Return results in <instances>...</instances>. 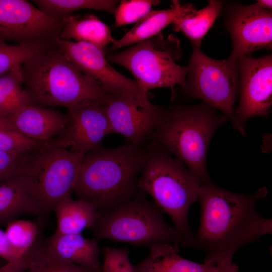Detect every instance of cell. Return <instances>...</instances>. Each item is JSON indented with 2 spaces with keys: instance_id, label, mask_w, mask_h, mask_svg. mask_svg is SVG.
Segmentation results:
<instances>
[{
  "instance_id": "cell-26",
  "label": "cell",
  "mask_w": 272,
  "mask_h": 272,
  "mask_svg": "<svg viewBox=\"0 0 272 272\" xmlns=\"http://www.w3.org/2000/svg\"><path fill=\"white\" fill-rule=\"evenodd\" d=\"M54 43L10 44L0 40V76L54 46Z\"/></svg>"
},
{
  "instance_id": "cell-2",
  "label": "cell",
  "mask_w": 272,
  "mask_h": 272,
  "mask_svg": "<svg viewBox=\"0 0 272 272\" xmlns=\"http://www.w3.org/2000/svg\"><path fill=\"white\" fill-rule=\"evenodd\" d=\"M148 157L147 146L99 147L85 153L74 191L101 215L133 198Z\"/></svg>"
},
{
  "instance_id": "cell-27",
  "label": "cell",
  "mask_w": 272,
  "mask_h": 272,
  "mask_svg": "<svg viewBox=\"0 0 272 272\" xmlns=\"http://www.w3.org/2000/svg\"><path fill=\"white\" fill-rule=\"evenodd\" d=\"M5 232L11 246L23 256L34 245L38 227L30 220L15 219L7 224Z\"/></svg>"
},
{
  "instance_id": "cell-13",
  "label": "cell",
  "mask_w": 272,
  "mask_h": 272,
  "mask_svg": "<svg viewBox=\"0 0 272 272\" xmlns=\"http://www.w3.org/2000/svg\"><path fill=\"white\" fill-rule=\"evenodd\" d=\"M56 43L75 67L107 91L128 93L146 105L152 104L135 81L124 76L111 66L104 51L90 43L60 38L56 40Z\"/></svg>"
},
{
  "instance_id": "cell-30",
  "label": "cell",
  "mask_w": 272,
  "mask_h": 272,
  "mask_svg": "<svg viewBox=\"0 0 272 272\" xmlns=\"http://www.w3.org/2000/svg\"><path fill=\"white\" fill-rule=\"evenodd\" d=\"M48 142L30 138L15 130H0V151L24 153L43 146Z\"/></svg>"
},
{
  "instance_id": "cell-24",
  "label": "cell",
  "mask_w": 272,
  "mask_h": 272,
  "mask_svg": "<svg viewBox=\"0 0 272 272\" xmlns=\"http://www.w3.org/2000/svg\"><path fill=\"white\" fill-rule=\"evenodd\" d=\"M34 105L24 87L21 65L0 76V117L8 119L23 107Z\"/></svg>"
},
{
  "instance_id": "cell-6",
  "label": "cell",
  "mask_w": 272,
  "mask_h": 272,
  "mask_svg": "<svg viewBox=\"0 0 272 272\" xmlns=\"http://www.w3.org/2000/svg\"><path fill=\"white\" fill-rule=\"evenodd\" d=\"M85 154L50 141L25 154L17 174L40 206L41 215L72 195Z\"/></svg>"
},
{
  "instance_id": "cell-19",
  "label": "cell",
  "mask_w": 272,
  "mask_h": 272,
  "mask_svg": "<svg viewBox=\"0 0 272 272\" xmlns=\"http://www.w3.org/2000/svg\"><path fill=\"white\" fill-rule=\"evenodd\" d=\"M195 10L192 4L181 5L177 1H172L170 9L151 10L138 21L122 38L115 40L111 49L137 44L155 36L178 18Z\"/></svg>"
},
{
  "instance_id": "cell-3",
  "label": "cell",
  "mask_w": 272,
  "mask_h": 272,
  "mask_svg": "<svg viewBox=\"0 0 272 272\" xmlns=\"http://www.w3.org/2000/svg\"><path fill=\"white\" fill-rule=\"evenodd\" d=\"M147 146L148 157L139 180V188L171 219L177 233L173 245L192 246L193 233L188 219L190 207L198 200L201 185L179 159L155 141Z\"/></svg>"
},
{
  "instance_id": "cell-35",
  "label": "cell",
  "mask_w": 272,
  "mask_h": 272,
  "mask_svg": "<svg viewBox=\"0 0 272 272\" xmlns=\"http://www.w3.org/2000/svg\"><path fill=\"white\" fill-rule=\"evenodd\" d=\"M217 266L218 268L217 272H238V266L232 262Z\"/></svg>"
},
{
  "instance_id": "cell-22",
  "label": "cell",
  "mask_w": 272,
  "mask_h": 272,
  "mask_svg": "<svg viewBox=\"0 0 272 272\" xmlns=\"http://www.w3.org/2000/svg\"><path fill=\"white\" fill-rule=\"evenodd\" d=\"M61 22L60 39L90 43L103 51L109 43L115 40L110 28L93 14H71L62 18Z\"/></svg>"
},
{
  "instance_id": "cell-25",
  "label": "cell",
  "mask_w": 272,
  "mask_h": 272,
  "mask_svg": "<svg viewBox=\"0 0 272 272\" xmlns=\"http://www.w3.org/2000/svg\"><path fill=\"white\" fill-rule=\"evenodd\" d=\"M32 2L44 13L58 20L77 10L92 9L114 14L119 1L114 0H35Z\"/></svg>"
},
{
  "instance_id": "cell-14",
  "label": "cell",
  "mask_w": 272,
  "mask_h": 272,
  "mask_svg": "<svg viewBox=\"0 0 272 272\" xmlns=\"http://www.w3.org/2000/svg\"><path fill=\"white\" fill-rule=\"evenodd\" d=\"M226 27L232 42L229 57L232 60L251 56L259 49H271V10L260 9L255 4L234 5L228 12Z\"/></svg>"
},
{
  "instance_id": "cell-17",
  "label": "cell",
  "mask_w": 272,
  "mask_h": 272,
  "mask_svg": "<svg viewBox=\"0 0 272 272\" xmlns=\"http://www.w3.org/2000/svg\"><path fill=\"white\" fill-rule=\"evenodd\" d=\"M43 246L49 255L61 262L94 270L101 267V249L94 239L81 234L54 233Z\"/></svg>"
},
{
  "instance_id": "cell-18",
  "label": "cell",
  "mask_w": 272,
  "mask_h": 272,
  "mask_svg": "<svg viewBox=\"0 0 272 272\" xmlns=\"http://www.w3.org/2000/svg\"><path fill=\"white\" fill-rule=\"evenodd\" d=\"M148 255L133 265V272H217V266L197 263L183 258L179 249L169 243L150 247Z\"/></svg>"
},
{
  "instance_id": "cell-28",
  "label": "cell",
  "mask_w": 272,
  "mask_h": 272,
  "mask_svg": "<svg viewBox=\"0 0 272 272\" xmlns=\"http://www.w3.org/2000/svg\"><path fill=\"white\" fill-rule=\"evenodd\" d=\"M31 258L26 272H102L78 265L63 262L49 255L43 246L31 248Z\"/></svg>"
},
{
  "instance_id": "cell-29",
  "label": "cell",
  "mask_w": 272,
  "mask_h": 272,
  "mask_svg": "<svg viewBox=\"0 0 272 272\" xmlns=\"http://www.w3.org/2000/svg\"><path fill=\"white\" fill-rule=\"evenodd\" d=\"M160 3L157 0H122L114 12L115 26L137 22Z\"/></svg>"
},
{
  "instance_id": "cell-31",
  "label": "cell",
  "mask_w": 272,
  "mask_h": 272,
  "mask_svg": "<svg viewBox=\"0 0 272 272\" xmlns=\"http://www.w3.org/2000/svg\"><path fill=\"white\" fill-rule=\"evenodd\" d=\"M103 262L102 272H133L129 260V251L126 248L105 246L102 249Z\"/></svg>"
},
{
  "instance_id": "cell-38",
  "label": "cell",
  "mask_w": 272,
  "mask_h": 272,
  "mask_svg": "<svg viewBox=\"0 0 272 272\" xmlns=\"http://www.w3.org/2000/svg\"><path fill=\"white\" fill-rule=\"evenodd\" d=\"M1 260H4V259L0 258V267L6 263H6H1Z\"/></svg>"
},
{
  "instance_id": "cell-34",
  "label": "cell",
  "mask_w": 272,
  "mask_h": 272,
  "mask_svg": "<svg viewBox=\"0 0 272 272\" xmlns=\"http://www.w3.org/2000/svg\"><path fill=\"white\" fill-rule=\"evenodd\" d=\"M30 255L27 252L21 257L7 262L0 267V272H23L26 270L30 262Z\"/></svg>"
},
{
  "instance_id": "cell-10",
  "label": "cell",
  "mask_w": 272,
  "mask_h": 272,
  "mask_svg": "<svg viewBox=\"0 0 272 272\" xmlns=\"http://www.w3.org/2000/svg\"><path fill=\"white\" fill-rule=\"evenodd\" d=\"M61 21L26 0H0V40L17 44L54 43Z\"/></svg>"
},
{
  "instance_id": "cell-21",
  "label": "cell",
  "mask_w": 272,
  "mask_h": 272,
  "mask_svg": "<svg viewBox=\"0 0 272 272\" xmlns=\"http://www.w3.org/2000/svg\"><path fill=\"white\" fill-rule=\"evenodd\" d=\"M23 214L41 215L42 210L16 174L0 182V223L7 224Z\"/></svg>"
},
{
  "instance_id": "cell-23",
  "label": "cell",
  "mask_w": 272,
  "mask_h": 272,
  "mask_svg": "<svg viewBox=\"0 0 272 272\" xmlns=\"http://www.w3.org/2000/svg\"><path fill=\"white\" fill-rule=\"evenodd\" d=\"M223 8V3L211 0L206 7L184 15L171 24L177 32L183 33L189 40L192 47H200L202 40L214 24Z\"/></svg>"
},
{
  "instance_id": "cell-32",
  "label": "cell",
  "mask_w": 272,
  "mask_h": 272,
  "mask_svg": "<svg viewBox=\"0 0 272 272\" xmlns=\"http://www.w3.org/2000/svg\"><path fill=\"white\" fill-rule=\"evenodd\" d=\"M26 152L0 151V182L17 174L21 161Z\"/></svg>"
},
{
  "instance_id": "cell-16",
  "label": "cell",
  "mask_w": 272,
  "mask_h": 272,
  "mask_svg": "<svg viewBox=\"0 0 272 272\" xmlns=\"http://www.w3.org/2000/svg\"><path fill=\"white\" fill-rule=\"evenodd\" d=\"M7 119L21 134L37 141L49 142L64 131L68 116L50 108L29 105Z\"/></svg>"
},
{
  "instance_id": "cell-1",
  "label": "cell",
  "mask_w": 272,
  "mask_h": 272,
  "mask_svg": "<svg viewBox=\"0 0 272 272\" xmlns=\"http://www.w3.org/2000/svg\"><path fill=\"white\" fill-rule=\"evenodd\" d=\"M267 194L265 187L245 194L228 191L211 181L200 186V221L192 247L203 252L204 263L217 266L232 262L241 247L271 233V219L261 217L255 209Z\"/></svg>"
},
{
  "instance_id": "cell-37",
  "label": "cell",
  "mask_w": 272,
  "mask_h": 272,
  "mask_svg": "<svg viewBox=\"0 0 272 272\" xmlns=\"http://www.w3.org/2000/svg\"><path fill=\"white\" fill-rule=\"evenodd\" d=\"M0 130H15L8 119L0 117ZM16 131V130H15Z\"/></svg>"
},
{
  "instance_id": "cell-5",
  "label": "cell",
  "mask_w": 272,
  "mask_h": 272,
  "mask_svg": "<svg viewBox=\"0 0 272 272\" xmlns=\"http://www.w3.org/2000/svg\"><path fill=\"white\" fill-rule=\"evenodd\" d=\"M227 118L203 103L165 111L152 140L179 159L201 185L210 181L206 159L211 140Z\"/></svg>"
},
{
  "instance_id": "cell-4",
  "label": "cell",
  "mask_w": 272,
  "mask_h": 272,
  "mask_svg": "<svg viewBox=\"0 0 272 272\" xmlns=\"http://www.w3.org/2000/svg\"><path fill=\"white\" fill-rule=\"evenodd\" d=\"M24 87L35 105L70 109L103 103L108 91L65 57L56 43L21 65Z\"/></svg>"
},
{
  "instance_id": "cell-11",
  "label": "cell",
  "mask_w": 272,
  "mask_h": 272,
  "mask_svg": "<svg viewBox=\"0 0 272 272\" xmlns=\"http://www.w3.org/2000/svg\"><path fill=\"white\" fill-rule=\"evenodd\" d=\"M103 105L112 132L123 135L135 146L152 140L165 112L153 104L146 105L123 92L108 91Z\"/></svg>"
},
{
  "instance_id": "cell-36",
  "label": "cell",
  "mask_w": 272,
  "mask_h": 272,
  "mask_svg": "<svg viewBox=\"0 0 272 272\" xmlns=\"http://www.w3.org/2000/svg\"><path fill=\"white\" fill-rule=\"evenodd\" d=\"M257 7L268 10H271L272 8V1H266V0H258L257 2L254 4Z\"/></svg>"
},
{
  "instance_id": "cell-15",
  "label": "cell",
  "mask_w": 272,
  "mask_h": 272,
  "mask_svg": "<svg viewBox=\"0 0 272 272\" xmlns=\"http://www.w3.org/2000/svg\"><path fill=\"white\" fill-rule=\"evenodd\" d=\"M64 131L50 141L55 146L84 154L100 147L112 130L103 103H89L68 109Z\"/></svg>"
},
{
  "instance_id": "cell-8",
  "label": "cell",
  "mask_w": 272,
  "mask_h": 272,
  "mask_svg": "<svg viewBox=\"0 0 272 272\" xmlns=\"http://www.w3.org/2000/svg\"><path fill=\"white\" fill-rule=\"evenodd\" d=\"M181 55L179 42L170 35L160 33L137 43L125 51L109 56V61L119 64L133 75L145 94L153 89H173L179 85L184 90L188 66L176 63Z\"/></svg>"
},
{
  "instance_id": "cell-7",
  "label": "cell",
  "mask_w": 272,
  "mask_h": 272,
  "mask_svg": "<svg viewBox=\"0 0 272 272\" xmlns=\"http://www.w3.org/2000/svg\"><path fill=\"white\" fill-rule=\"evenodd\" d=\"M164 212L139 189L130 200L102 215L94 229V238L107 239L135 245L174 244L177 233L167 223Z\"/></svg>"
},
{
  "instance_id": "cell-20",
  "label": "cell",
  "mask_w": 272,
  "mask_h": 272,
  "mask_svg": "<svg viewBox=\"0 0 272 272\" xmlns=\"http://www.w3.org/2000/svg\"><path fill=\"white\" fill-rule=\"evenodd\" d=\"M57 221L58 234H81L86 228L94 229L102 215L90 202L75 200L72 195L58 202L52 209Z\"/></svg>"
},
{
  "instance_id": "cell-33",
  "label": "cell",
  "mask_w": 272,
  "mask_h": 272,
  "mask_svg": "<svg viewBox=\"0 0 272 272\" xmlns=\"http://www.w3.org/2000/svg\"><path fill=\"white\" fill-rule=\"evenodd\" d=\"M22 256L11 246L5 232L0 228V258L8 262Z\"/></svg>"
},
{
  "instance_id": "cell-12",
  "label": "cell",
  "mask_w": 272,
  "mask_h": 272,
  "mask_svg": "<svg viewBox=\"0 0 272 272\" xmlns=\"http://www.w3.org/2000/svg\"><path fill=\"white\" fill-rule=\"evenodd\" d=\"M240 101L234 110L237 124L244 128L249 118L266 116L272 104V56H244L237 60Z\"/></svg>"
},
{
  "instance_id": "cell-9",
  "label": "cell",
  "mask_w": 272,
  "mask_h": 272,
  "mask_svg": "<svg viewBox=\"0 0 272 272\" xmlns=\"http://www.w3.org/2000/svg\"><path fill=\"white\" fill-rule=\"evenodd\" d=\"M188 67L184 90L191 97L219 109L230 120L234 129L244 135V129L236 122L234 108L239 91L237 61L230 58L214 59L205 55L200 48L193 47Z\"/></svg>"
}]
</instances>
